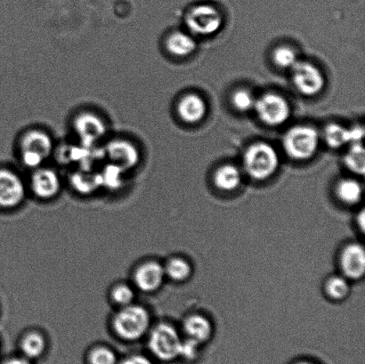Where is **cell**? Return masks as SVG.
Instances as JSON below:
<instances>
[{"instance_id":"17","label":"cell","mask_w":365,"mask_h":364,"mask_svg":"<svg viewBox=\"0 0 365 364\" xmlns=\"http://www.w3.org/2000/svg\"><path fill=\"white\" fill-rule=\"evenodd\" d=\"M184 330L188 338L202 344L210 340L212 335L213 327L210 321L205 316L193 315L185 321Z\"/></svg>"},{"instance_id":"5","label":"cell","mask_w":365,"mask_h":364,"mask_svg":"<svg viewBox=\"0 0 365 364\" xmlns=\"http://www.w3.org/2000/svg\"><path fill=\"white\" fill-rule=\"evenodd\" d=\"M182 340L174 327L160 324L153 331L149 340L150 350L164 362L173 361L180 356Z\"/></svg>"},{"instance_id":"32","label":"cell","mask_w":365,"mask_h":364,"mask_svg":"<svg viewBox=\"0 0 365 364\" xmlns=\"http://www.w3.org/2000/svg\"><path fill=\"white\" fill-rule=\"evenodd\" d=\"M364 217H365V215H364V212H361L360 215L359 216V222L360 224L361 230H362V231L364 230V222H365Z\"/></svg>"},{"instance_id":"23","label":"cell","mask_w":365,"mask_h":364,"mask_svg":"<svg viewBox=\"0 0 365 364\" xmlns=\"http://www.w3.org/2000/svg\"><path fill=\"white\" fill-rule=\"evenodd\" d=\"M166 276L175 281L187 280L192 274V266L184 259H171L165 267Z\"/></svg>"},{"instance_id":"16","label":"cell","mask_w":365,"mask_h":364,"mask_svg":"<svg viewBox=\"0 0 365 364\" xmlns=\"http://www.w3.org/2000/svg\"><path fill=\"white\" fill-rule=\"evenodd\" d=\"M207 103L202 96L188 94L180 100L178 105V115L186 123H197L205 117Z\"/></svg>"},{"instance_id":"31","label":"cell","mask_w":365,"mask_h":364,"mask_svg":"<svg viewBox=\"0 0 365 364\" xmlns=\"http://www.w3.org/2000/svg\"><path fill=\"white\" fill-rule=\"evenodd\" d=\"M4 364H31L27 361L26 359L24 358H13L9 360V361H6Z\"/></svg>"},{"instance_id":"21","label":"cell","mask_w":365,"mask_h":364,"mask_svg":"<svg viewBox=\"0 0 365 364\" xmlns=\"http://www.w3.org/2000/svg\"><path fill=\"white\" fill-rule=\"evenodd\" d=\"M344 162L346 166L352 172L364 175L365 171V152L362 142L352 144L348 153H346Z\"/></svg>"},{"instance_id":"22","label":"cell","mask_w":365,"mask_h":364,"mask_svg":"<svg viewBox=\"0 0 365 364\" xmlns=\"http://www.w3.org/2000/svg\"><path fill=\"white\" fill-rule=\"evenodd\" d=\"M46 349L44 338L38 333L27 335L21 342V351L27 358L34 359L42 355Z\"/></svg>"},{"instance_id":"10","label":"cell","mask_w":365,"mask_h":364,"mask_svg":"<svg viewBox=\"0 0 365 364\" xmlns=\"http://www.w3.org/2000/svg\"><path fill=\"white\" fill-rule=\"evenodd\" d=\"M25 196V187L17 174L0 170V207L12 209L20 205Z\"/></svg>"},{"instance_id":"7","label":"cell","mask_w":365,"mask_h":364,"mask_svg":"<svg viewBox=\"0 0 365 364\" xmlns=\"http://www.w3.org/2000/svg\"><path fill=\"white\" fill-rule=\"evenodd\" d=\"M254 109L259 119L269 126H280L291 115V108L286 99L274 93H268L256 100Z\"/></svg>"},{"instance_id":"27","label":"cell","mask_w":365,"mask_h":364,"mask_svg":"<svg viewBox=\"0 0 365 364\" xmlns=\"http://www.w3.org/2000/svg\"><path fill=\"white\" fill-rule=\"evenodd\" d=\"M113 301L123 306H127L132 304L135 298V292L133 288L128 285L121 284L114 290L112 293Z\"/></svg>"},{"instance_id":"25","label":"cell","mask_w":365,"mask_h":364,"mask_svg":"<svg viewBox=\"0 0 365 364\" xmlns=\"http://www.w3.org/2000/svg\"><path fill=\"white\" fill-rule=\"evenodd\" d=\"M274 62L282 69H292L298 62L294 50L288 46H280L274 52Z\"/></svg>"},{"instance_id":"20","label":"cell","mask_w":365,"mask_h":364,"mask_svg":"<svg viewBox=\"0 0 365 364\" xmlns=\"http://www.w3.org/2000/svg\"><path fill=\"white\" fill-rule=\"evenodd\" d=\"M339 199L346 205H356L363 197L362 185L354 180H344L339 182L337 187Z\"/></svg>"},{"instance_id":"29","label":"cell","mask_w":365,"mask_h":364,"mask_svg":"<svg viewBox=\"0 0 365 364\" xmlns=\"http://www.w3.org/2000/svg\"><path fill=\"white\" fill-rule=\"evenodd\" d=\"M200 343L198 341L188 338L187 340H182L180 347V354L182 358L186 360H195L198 355L199 347Z\"/></svg>"},{"instance_id":"6","label":"cell","mask_w":365,"mask_h":364,"mask_svg":"<svg viewBox=\"0 0 365 364\" xmlns=\"http://www.w3.org/2000/svg\"><path fill=\"white\" fill-rule=\"evenodd\" d=\"M185 24L195 34L210 36L220 30L223 16L213 6L199 5L190 9L186 14Z\"/></svg>"},{"instance_id":"19","label":"cell","mask_w":365,"mask_h":364,"mask_svg":"<svg viewBox=\"0 0 365 364\" xmlns=\"http://www.w3.org/2000/svg\"><path fill=\"white\" fill-rule=\"evenodd\" d=\"M242 180L241 170L232 164L221 166L214 177L215 184L223 192L235 191L241 185Z\"/></svg>"},{"instance_id":"12","label":"cell","mask_w":365,"mask_h":364,"mask_svg":"<svg viewBox=\"0 0 365 364\" xmlns=\"http://www.w3.org/2000/svg\"><path fill=\"white\" fill-rule=\"evenodd\" d=\"M341 266L345 277L350 280H360L365 273V251L362 245L353 244L343 249Z\"/></svg>"},{"instance_id":"8","label":"cell","mask_w":365,"mask_h":364,"mask_svg":"<svg viewBox=\"0 0 365 364\" xmlns=\"http://www.w3.org/2000/svg\"><path fill=\"white\" fill-rule=\"evenodd\" d=\"M292 71L293 83L302 95L313 96L323 90L325 85L324 74L313 63L298 61Z\"/></svg>"},{"instance_id":"15","label":"cell","mask_w":365,"mask_h":364,"mask_svg":"<svg viewBox=\"0 0 365 364\" xmlns=\"http://www.w3.org/2000/svg\"><path fill=\"white\" fill-rule=\"evenodd\" d=\"M364 135V128L359 126L348 130L341 125L332 123L324 130L325 141L331 148H341L349 142H362Z\"/></svg>"},{"instance_id":"4","label":"cell","mask_w":365,"mask_h":364,"mask_svg":"<svg viewBox=\"0 0 365 364\" xmlns=\"http://www.w3.org/2000/svg\"><path fill=\"white\" fill-rule=\"evenodd\" d=\"M21 160L31 169H38L51 155L53 141L42 130H31L24 134L20 142Z\"/></svg>"},{"instance_id":"26","label":"cell","mask_w":365,"mask_h":364,"mask_svg":"<svg viewBox=\"0 0 365 364\" xmlns=\"http://www.w3.org/2000/svg\"><path fill=\"white\" fill-rule=\"evenodd\" d=\"M232 103L239 112H248L255 106L256 99L254 98L252 93L246 89H239L232 95Z\"/></svg>"},{"instance_id":"24","label":"cell","mask_w":365,"mask_h":364,"mask_svg":"<svg viewBox=\"0 0 365 364\" xmlns=\"http://www.w3.org/2000/svg\"><path fill=\"white\" fill-rule=\"evenodd\" d=\"M349 291V284L346 277L334 276L327 281V294L334 301H343L348 297Z\"/></svg>"},{"instance_id":"14","label":"cell","mask_w":365,"mask_h":364,"mask_svg":"<svg viewBox=\"0 0 365 364\" xmlns=\"http://www.w3.org/2000/svg\"><path fill=\"white\" fill-rule=\"evenodd\" d=\"M31 188L34 194L41 199H51L58 194L61 182L56 171L38 169L31 178Z\"/></svg>"},{"instance_id":"33","label":"cell","mask_w":365,"mask_h":364,"mask_svg":"<svg viewBox=\"0 0 365 364\" xmlns=\"http://www.w3.org/2000/svg\"><path fill=\"white\" fill-rule=\"evenodd\" d=\"M297 364H314V363H309V362H302V363H297Z\"/></svg>"},{"instance_id":"30","label":"cell","mask_w":365,"mask_h":364,"mask_svg":"<svg viewBox=\"0 0 365 364\" xmlns=\"http://www.w3.org/2000/svg\"><path fill=\"white\" fill-rule=\"evenodd\" d=\"M123 364H153L145 356L133 355L125 360Z\"/></svg>"},{"instance_id":"9","label":"cell","mask_w":365,"mask_h":364,"mask_svg":"<svg viewBox=\"0 0 365 364\" xmlns=\"http://www.w3.org/2000/svg\"><path fill=\"white\" fill-rule=\"evenodd\" d=\"M73 127L78 137L87 147L98 144L107 132L105 121L92 113H81L75 118Z\"/></svg>"},{"instance_id":"2","label":"cell","mask_w":365,"mask_h":364,"mask_svg":"<svg viewBox=\"0 0 365 364\" xmlns=\"http://www.w3.org/2000/svg\"><path fill=\"white\" fill-rule=\"evenodd\" d=\"M151 323L150 315L140 306H124L114 318V329L120 338L126 340H137L148 333Z\"/></svg>"},{"instance_id":"13","label":"cell","mask_w":365,"mask_h":364,"mask_svg":"<svg viewBox=\"0 0 365 364\" xmlns=\"http://www.w3.org/2000/svg\"><path fill=\"white\" fill-rule=\"evenodd\" d=\"M165 277V269L160 264L149 262L139 267L135 273V281L139 290L150 293L162 287Z\"/></svg>"},{"instance_id":"11","label":"cell","mask_w":365,"mask_h":364,"mask_svg":"<svg viewBox=\"0 0 365 364\" xmlns=\"http://www.w3.org/2000/svg\"><path fill=\"white\" fill-rule=\"evenodd\" d=\"M106 152L113 165L123 170L137 166L140 160V155L135 145L123 139L110 141L106 146Z\"/></svg>"},{"instance_id":"18","label":"cell","mask_w":365,"mask_h":364,"mask_svg":"<svg viewBox=\"0 0 365 364\" xmlns=\"http://www.w3.org/2000/svg\"><path fill=\"white\" fill-rule=\"evenodd\" d=\"M166 48L174 56L185 57L195 52L197 43L191 35L176 31L168 37Z\"/></svg>"},{"instance_id":"1","label":"cell","mask_w":365,"mask_h":364,"mask_svg":"<svg viewBox=\"0 0 365 364\" xmlns=\"http://www.w3.org/2000/svg\"><path fill=\"white\" fill-rule=\"evenodd\" d=\"M243 165L246 173L253 180H267L278 170L277 152L267 142H255L247 149L243 157Z\"/></svg>"},{"instance_id":"28","label":"cell","mask_w":365,"mask_h":364,"mask_svg":"<svg viewBox=\"0 0 365 364\" xmlns=\"http://www.w3.org/2000/svg\"><path fill=\"white\" fill-rule=\"evenodd\" d=\"M91 364H116V355L106 348H99L95 349L91 355Z\"/></svg>"},{"instance_id":"3","label":"cell","mask_w":365,"mask_h":364,"mask_svg":"<svg viewBox=\"0 0 365 364\" xmlns=\"http://www.w3.org/2000/svg\"><path fill=\"white\" fill-rule=\"evenodd\" d=\"M318 145L319 134L312 127H293L284 135L285 152L294 160H306L312 158Z\"/></svg>"}]
</instances>
